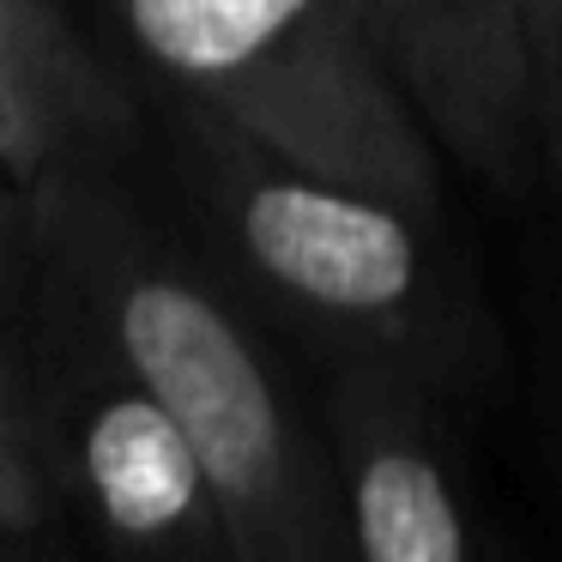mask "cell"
<instances>
[{
	"instance_id": "cell-6",
	"label": "cell",
	"mask_w": 562,
	"mask_h": 562,
	"mask_svg": "<svg viewBox=\"0 0 562 562\" xmlns=\"http://www.w3.org/2000/svg\"><path fill=\"white\" fill-rule=\"evenodd\" d=\"M79 465L103 526L139 562H243L194 441L134 375L91 405Z\"/></svg>"
},
{
	"instance_id": "cell-1",
	"label": "cell",
	"mask_w": 562,
	"mask_h": 562,
	"mask_svg": "<svg viewBox=\"0 0 562 562\" xmlns=\"http://www.w3.org/2000/svg\"><path fill=\"white\" fill-rule=\"evenodd\" d=\"M115 13L212 127L441 218V146L351 0H115Z\"/></svg>"
},
{
	"instance_id": "cell-11",
	"label": "cell",
	"mask_w": 562,
	"mask_h": 562,
	"mask_svg": "<svg viewBox=\"0 0 562 562\" xmlns=\"http://www.w3.org/2000/svg\"><path fill=\"white\" fill-rule=\"evenodd\" d=\"M550 127H562V110H557V122H550Z\"/></svg>"
},
{
	"instance_id": "cell-9",
	"label": "cell",
	"mask_w": 562,
	"mask_h": 562,
	"mask_svg": "<svg viewBox=\"0 0 562 562\" xmlns=\"http://www.w3.org/2000/svg\"><path fill=\"white\" fill-rule=\"evenodd\" d=\"M0 55H13V61L37 67V74H49V67H55V55L43 49L37 0H0Z\"/></svg>"
},
{
	"instance_id": "cell-3",
	"label": "cell",
	"mask_w": 562,
	"mask_h": 562,
	"mask_svg": "<svg viewBox=\"0 0 562 562\" xmlns=\"http://www.w3.org/2000/svg\"><path fill=\"white\" fill-rule=\"evenodd\" d=\"M122 369L176 417L206 465L243 562H351L339 472L284 405L231 308L170 267H127L110 291Z\"/></svg>"
},
{
	"instance_id": "cell-5",
	"label": "cell",
	"mask_w": 562,
	"mask_h": 562,
	"mask_svg": "<svg viewBox=\"0 0 562 562\" xmlns=\"http://www.w3.org/2000/svg\"><path fill=\"white\" fill-rule=\"evenodd\" d=\"M333 472H339L351 562H477L429 393L375 363H351L333 393Z\"/></svg>"
},
{
	"instance_id": "cell-8",
	"label": "cell",
	"mask_w": 562,
	"mask_h": 562,
	"mask_svg": "<svg viewBox=\"0 0 562 562\" xmlns=\"http://www.w3.org/2000/svg\"><path fill=\"white\" fill-rule=\"evenodd\" d=\"M526 19H532L538 74H544V122H557V110H562V0H526Z\"/></svg>"
},
{
	"instance_id": "cell-4",
	"label": "cell",
	"mask_w": 562,
	"mask_h": 562,
	"mask_svg": "<svg viewBox=\"0 0 562 562\" xmlns=\"http://www.w3.org/2000/svg\"><path fill=\"white\" fill-rule=\"evenodd\" d=\"M417 122L477 182L520 188L538 164L544 74L526 0H351Z\"/></svg>"
},
{
	"instance_id": "cell-10",
	"label": "cell",
	"mask_w": 562,
	"mask_h": 562,
	"mask_svg": "<svg viewBox=\"0 0 562 562\" xmlns=\"http://www.w3.org/2000/svg\"><path fill=\"white\" fill-rule=\"evenodd\" d=\"M31 477H25V465H19V453L0 441V520H13V526H25L31 520Z\"/></svg>"
},
{
	"instance_id": "cell-7",
	"label": "cell",
	"mask_w": 562,
	"mask_h": 562,
	"mask_svg": "<svg viewBox=\"0 0 562 562\" xmlns=\"http://www.w3.org/2000/svg\"><path fill=\"white\" fill-rule=\"evenodd\" d=\"M49 151V74L0 55V158L13 170H37Z\"/></svg>"
},
{
	"instance_id": "cell-2",
	"label": "cell",
	"mask_w": 562,
	"mask_h": 562,
	"mask_svg": "<svg viewBox=\"0 0 562 562\" xmlns=\"http://www.w3.org/2000/svg\"><path fill=\"white\" fill-rule=\"evenodd\" d=\"M218 218L267 296L327 333L351 363H375L436 393L484 375L490 327L441 218L405 200L296 170L212 127Z\"/></svg>"
}]
</instances>
